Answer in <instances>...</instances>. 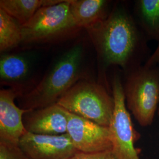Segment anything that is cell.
<instances>
[{"label":"cell","instance_id":"6da1fadb","mask_svg":"<svg viewBox=\"0 0 159 159\" xmlns=\"http://www.w3.org/2000/svg\"><path fill=\"white\" fill-rule=\"evenodd\" d=\"M87 29L107 64L125 67L139 45L136 27L125 12H113Z\"/></svg>","mask_w":159,"mask_h":159},{"label":"cell","instance_id":"7a4b0ae2","mask_svg":"<svg viewBox=\"0 0 159 159\" xmlns=\"http://www.w3.org/2000/svg\"><path fill=\"white\" fill-rule=\"evenodd\" d=\"M83 48L76 46L63 55L51 71L24 97V109L34 110L57 104L79 81L81 76Z\"/></svg>","mask_w":159,"mask_h":159},{"label":"cell","instance_id":"3957f363","mask_svg":"<svg viewBox=\"0 0 159 159\" xmlns=\"http://www.w3.org/2000/svg\"><path fill=\"white\" fill-rule=\"evenodd\" d=\"M58 105L71 113L108 127L114 108L113 96L97 83L79 81L58 100Z\"/></svg>","mask_w":159,"mask_h":159},{"label":"cell","instance_id":"277c9868","mask_svg":"<svg viewBox=\"0 0 159 159\" xmlns=\"http://www.w3.org/2000/svg\"><path fill=\"white\" fill-rule=\"evenodd\" d=\"M151 67L137 68L124 89L127 107L142 127L152 124L159 102V71Z\"/></svg>","mask_w":159,"mask_h":159},{"label":"cell","instance_id":"5b68a950","mask_svg":"<svg viewBox=\"0 0 159 159\" xmlns=\"http://www.w3.org/2000/svg\"><path fill=\"white\" fill-rule=\"evenodd\" d=\"M114 108L108 127L112 151L117 159H141L135 143L139 134L133 125L130 115L125 106L124 88L119 77L113 81Z\"/></svg>","mask_w":159,"mask_h":159},{"label":"cell","instance_id":"8992f818","mask_svg":"<svg viewBox=\"0 0 159 159\" xmlns=\"http://www.w3.org/2000/svg\"><path fill=\"white\" fill-rule=\"evenodd\" d=\"M76 28L68 1L44 7L28 23L22 25L23 42L35 43L48 40Z\"/></svg>","mask_w":159,"mask_h":159},{"label":"cell","instance_id":"52a82bcc","mask_svg":"<svg viewBox=\"0 0 159 159\" xmlns=\"http://www.w3.org/2000/svg\"><path fill=\"white\" fill-rule=\"evenodd\" d=\"M67 133L75 148L84 153H97L112 150L108 127L67 111Z\"/></svg>","mask_w":159,"mask_h":159},{"label":"cell","instance_id":"ba28073f","mask_svg":"<svg viewBox=\"0 0 159 159\" xmlns=\"http://www.w3.org/2000/svg\"><path fill=\"white\" fill-rule=\"evenodd\" d=\"M19 146L30 159H69L79 152L67 133L41 135L26 131Z\"/></svg>","mask_w":159,"mask_h":159},{"label":"cell","instance_id":"9c48e42d","mask_svg":"<svg viewBox=\"0 0 159 159\" xmlns=\"http://www.w3.org/2000/svg\"><path fill=\"white\" fill-rule=\"evenodd\" d=\"M16 96L11 90L0 91V142L19 146L27 131L23 117L31 110L17 107L14 102Z\"/></svg>","mask_w":159,"mask_h":159},{"label":"cell","instance_id":"30bf717a","mask_svg":"<svg viewBox=\"0 0 159 159\" xmlns=\"http://www.w3.org/2000/svg\"><path fill=\"white\" fill-rule=\"evenodd\" d=\"M27 131L41 135H61L67 133V111L57 104L31 110L24 116Z\"/></svg>","mask_w":159,"mask_h":159},{"label":"cell","instance_id":"8fae6325","mask_svg":"<svg viewBox=\"0 0 159 159\" xmlns=\"http://www.w3.org/2000/svg\"><path fill=\"white\" fill-rule=\"evenodd\" d=\"M70 12L76 27L89 29L104 20L107 1L104 0H69Z\"/></svg>","mask_w":159,"mask_h":159},{"label":"cell","instance_id":"7c38bea8","mask_svg":"<svg viewBox=\"0 0 159 159\" xmlns=\"http://www.w3.org/2000/svg\"><path fill=\"white\" fill-rule=\"evenodd\" d=\"M62 1L58 0H1L0 8L23 25L28 23L40 8L56 5Z\"/></svg>","mask_w":159,"mask_h":159},{"label":"cell","instance_id":"4fadbf2b","mask_svg":"<svg viewBox=\"0 0 159 159\" xmlns=\"http://www.w3.org/2000/svg\"><path fill=\"white\" fill-rule=\"evenodd\" d=\"M23 42L22 25L0 8V51H6Z\"/></svg>","mask_w":159,"mask_h":159},{"label":"cell","instance_id":"5bb4252c","mask_svg":"<svg viewBox=\"0 0 159 159\" xmlns=\"http://www.w3.org/2000/svg\"><path fill=\"white\" fill-rule=\"evenodd\" d=\"M137 9L144 30L159 41V0H140Z\"/></svg>","mask_w":159,"mask_h":159},{"label":"cell","instance_id":"9a60e30c","mask_svg":"<svg viewBox=\"0 0 159 159\" xmlns=\"http://www.w3.org/2000/svg\"><path fill=\"white\" fill-rule=\"evenodd\" d=\"M29 64L23 57L14 54L2 55L0 58L1 79L8 81L23 79L28 74Z\"/></svg>","mask_w":159,"mask_h":159},{"label":"cell","instance_id":"2e32d148","mask_svg":"<svg viewBox=\"0 0 159 159\" xmlns=\"http://www.w3.org/2000/svg\"><path fill=\"white\" fill-rule=\"evenodd\" d=\"M0 159H30L19 146L0 142Z\"/></svg>","mask_w":159,"mask_h":159},{"label":"cell","instance_id":"e0dca14e","mask_svg":"<svg viewBox=\"0 0 159 159\" xmlns=\"http://www.w3.org/2000/svg\"><path fill=\"white\" fill-rule=\"evenodd\" d=\"M69 159H117L112 150L97 153L78 152Z\"/></svg>","mask_w":159,"mask_h":159},{"label":"cell","instance_id":"ac0fdd59","mask_svg":"<svg viewBox=\"0 0 159 159\" xmlns=\"http://www.w3.org/2000/svg\"><path fill=\"white\" fill-rule=\"evenodd\" d=\"M159 54V46H158V47H157V48H156V50L155 51V52H154L153 54L152 55V57H150V58L148 60V63H147V64H148V63H150L151 61H152L154 59V58L155 57H156L158 54Z\"/></svg>","mask_w":159,"mask_h":159},{"label":"cell","instance_id":"d6986e66","mask_svg":"<svg viewBox=\"0 0 159 159\" xmlns=\"http://www.w3.org/2000/svg\"><path fill=\"white\" fill-rule=\"evenodd\" d=\"M158 63L159 64V54L156 56V57L154 58V59L152 61H151L150 63H148V64H146V66H150V67H151V66H153V64L154 63Z\"/></svg>","mask_w":159,"mask_h":159},{"label":"cell","instance_id":"ffe728a7","mask_svg":"<svg viewBox=\"0 0 159 159\" xmlns=\"http://www.w3.org/2000/svg\"><path fill=\"white\" fill-rule=\"evenodd\" d=\"M158 114H159V109H158Z\"/></svg>","mask_w":159,"mask_h":159}]
</instances>
